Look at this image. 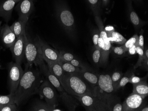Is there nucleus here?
<instances>
[{
  "label": "nucleus",
  "mask_w": 148,
  "mask_h": 111,
  "mask_svg": "<svg viewBox=\"0 0 148 111\" xmlns=\"http://www.w3.org/2000/svg\"><path fill=\"white\" fill-rule=\"evenodd\" d=\"M32 67H25L24 74L14 93L15 102L18 107L25 103L32 96L38 93L40 85L43 82L40 71Z\"/></svg>",
  "instance_id": "nucleus-1"
},
{
  "label": "nucleus",
  "mask_w": 148,
  "mask_h": 111,
  "mask_svg": "<svg viewBox=\"0 0 148 111\" xmlns=\"http://www.w3.org/2000/svg\"><path fill=\"white\" fill-rule=\"evenodd\" d=\"M60 83L65 91L72 96L81 97L88 95L97 96L95 90L78 73L64 74Z\"/></svg>",
  "instance_id": "nucleus-2"
},
{
  "label": "nucleus",
  "mask_w": 148,
  "mask_h": 111,
  "mask_svg": "<svg viewBox=\"0 0 148 111\" xmlns=\"http://www.w3.org/2000/svg\"><path fill=\"white\" fill-rule=\"evenodd\" d=\"M57 19L61 26L71 38L76 36L75 21L72 13L64 3H58L56 6Z\"/></svg>",
  "instance_id": "nucleus-3"
},
{
  "label": "nucleus",
  "mask_w": 148,
  "mask_h": 111,
  "mask_svg": "<svg viewBox=\"0 0 148 111\" xmlns=\"http://www.w3.org/2000/svg\"><path fill=\"white\" fill-rule=\"evenodd\" d=\"M25 57L27 61L26 67H32L33 65L39 66L44 61L37 37L33 40L27 36Z\"/></svg>",
  "instance_id": "nucleus-4"
},
{
  "label": "nucleus",
  "mask_w": 148,
  "mask_h": 111,
  "mask_svg": "<svg viewBox=\"0 0 148 111\" xmlns=\"http://www.w3.org/2000/svg\"><path fill=\"white\" fill-rule=\"evenodd\" d=\"M73 97L81 103L87 111H109L107 101L98 96L85 95Z\"/></svg>",
  "instance_id": "nucleus-5"
},
{
  "label": "nucleus",
  "mask_w": 148,
  "mask_h": 111,
  "mask_svg": "<svg viewBox=\"0 0 148 111\" xmlns=\"http://www.w3.org/2000/svg\"><path fill=\"white\" fill-rule=\"evenodd\" d=\"M97 96L108 101L115 92L112 83L111 76L108 74L99 75L98 86L95 89Z\"/></svg>",
  "instance_id": "nucleus-6"
},
{
  "label": "nucleus",
  "mask_w": 148,
  "mask_h": 111,
  "mask_svg": "<svg viewBox=\"0 0 148 111\" xmlns=\"http://www.w3.org/2000/svg\"><path fill=\"white\" fill-rule=\"evenodd\" d=\"M8 81L10 93H14L22 76L24 71L21 65L16 62H11L8 64Z\"/></svg>",
  "instance_id": "nucleus-7"
},
{
  "label": "nucleus",
  "mask_w": 148,
  "mask_h": 111,
  "mask_svg": "<svg viewBox=\"0 0 148 111\" xmlns=\"http://www.w3.org/2000/svg\"><path fill=\"white\" fill-rule=\"evenodd\" d=\"M55 88L48 81L45 80L43 81L40 85L38 93L42 98L50 106L54 108H56L59 104L58 97Z\"/></svg>",
  "instance_id": "nucleus-8"
},
{
  "label": "nucleus",
  "mask_w": 148,
  "mask_h": 111,
  "mask_svg": "<svg viewBox=\"0 0 148 111\" xmlns=\"http://www.w3.org/2000/svg\"><path fill=\"white\" fill-rule=\"evenodd\" d=\"M26 37V35L16 38L14 44L10 48V50L12 52L15 62L21 65L25 56Z\"/></svg>",
  "instance_id": "nucleus-9"
},
{
  "label": "nucleus",
  "mask_w": 148,
  "mask_h": 111,
  "mask_svg": "<svg viewBox=\"0 0 148 111\" xmlns=\"http://www.w3.org/2000/svg\"><path fill=\"white\" fill-rule=\"evenodd\" d=\"M145 98L144 96L133 93L122 103L123 111H140L144 106V100Z\"/></svg>",
  "instance_id": "nucleus-10"
},
{
  "label": "nucleus",
  "mask_w": 148,
  "mask_h": 111,
  "mask_svg": "<svg viewBox=\"0 0 148 111\" xmlns=\"http://www.w3.org/2000/svg\"><path fill=\"white\" fill-rule=\"evenodd\" d=\"M38 38V41L42 52V57L47 63L52 62H58L59 59V52L50 47L48 44Z\"/></svg>",
  "instance_id": "nucleus-11"
},
{
  "label": "nucleus",
  "mask_w": 148,
  "mask_h": 111,
  "mask_svg": "<svg viewBox=\"0 0 148 111\" xmlns=\"http://www.w3.org/2000/svg\"><path fill=\"white\" fill-rule=\"evenodd\" d=\"M95 16V22L98 26L99 31L100 37L102 39L105 45L104 57L101 63V64H104L106 63L108 59L109 55L111 50V44L108 38L107 37V34L105 30L103 21L101 20L100 16L99 15Z\"/></svg>",
  "instance_id": "nucleus-12"
},
{
  "label": "nucleus",
  "mask_w": 148,
  "mask_h": 111,
  "mask_svg": "<svg viewBox=\"0 0 148 111\" xmlns=\"http://www.w3.org/2000/svg\"><path fill=\"white\" fill-rule=\"evenodd\" d=\"M0 38L4 45L7 48H10L16 39L15 35L7 23L2 26L0 30Z\"/></svg>",
  "instance_id": "nucleus-13"
},
{
  "label": "nucleus",
  "mask_w": 148,
  "mask_h": 111,
  "mask_svg": "<svg viewBox=\"0 0 148 111\" xmlns=\"http://www.w3.org/2000/svg\"><path fill=\"white\" fill-rule=\"evenodd\" d=\"M34 0H21L16 7L19 18L29 19L34 9Z\"/></svg>",
  "instance_id": "nucleus-14"
},
{
  "label": "nucleus",
  "mask_w": 148,
  "mask_h": 111,
  "mask_svg": "<svg viewBox=\"0 0 148 111\" xmlns=\"http://www.w3.org/2000/svg\"><path fill=\"white\" fill-rule=\"evenodd\" d=\"M16 4L14 0H4L0 3V17L8 23L12 17V11Z\"/></svg>",
  "instance_id": "nucleus-15"
},
{
  "label": "nucleus",
  "mask_w": 148,
  "mask_h": 111,
  "mask_svg": "<svg viewBox=\"0 0 148 111\" xmlns=\"http://www.w3.org/2000/svg\"><path fill=\"white\" fill-rule=\"evenodd\" d=\"M39 66L41 72L46 77L48 81L59 91V92L65 91L61 85L60 80L57 78V77H56L50 72L48 67L46 66L44 61L41 62Z\"/></svg>",
  "instance_id": "nucleus-16"
},
{
  "label": "nucleus",
  "mask_w": 148,
  "mask_h": 111,
  "mask_svg": "<svg viewBox=\"0 0 148 111\" xmlns=\"http://www.w3.org/2000/svg\"><path fill=\"white\" fill-rule=\"evenodd\" d=\"M78 74L90 86L95 90L98 86L99 75L95 74L92 71H89L86 68L81 69Z\"/></svg>",
  "instance_id": "nucleus-17"
},
{
  "label": "nucleus",
  "mask_w": 148,
  "mask_h": 111,
  "mask_svg": "<svg viewBox=\"0 0 148 111\" xmlns=\"http://www.w3.org/2000/svg\"><path fill=\"white\" fill-rule=\"evenodd\" d=\"M28 19H20L16 21L10 26L11 29L14 33L16 38L22 35H26V26Z\"/></svg>",
  "instance_id": "nucleus-18"
},
{
  "label": "nucleus",
  "mask_w": 148,
  "mask_h": 111,
  "mask_svg": "<svg viewBox=\"0 0 148 111\" xmlns=\"http://www.w3.org/2000/svg\"><path fill=\"white\" fill-rule=\"evenodd\" d=\"M60 93V97L68 110L75 111L76 108L79 106V104L72 95L69 94L65 91Z\"/></svg>",
  "instance_id": "nucleus-19"
},
{
  "label": "nucleus",
  "mask_w": 148,
  "mask_h": 111,
  "mask_svg": "<svg viewBox=\"0 0 148 111\" xmlns=\"http://www.w3.org/2000/svg\"><path fill=\"white\" fill-rule=\"evenodd\" d=\"M50 72L61 82L64 74V72L58 62L47 63Z\"/></svg>",
  "instance_id": "nucleus-20"
},
{
  "label": "nucleus",
  "mask_w": 148,
  "mask_h": 111,
  "mask_svg": "<svg viewBox=\"0 0 148 111\" xmlns=\"http://www.w3.org/2000/svg\"><path fill=\"white\" fill-rule=\"evenodd\" d=\"M133 93L146 97L148 95V85L145 80L133 84Z\"/></svg>",
  "instance_id": "nucleus-21"
},
{
  "label": "nucleus",
  "mask_w": 148,
  "mask_h": 111,
  "mask_svg": "<svg viewBox=\"0 0 148 111\" xmlns=\"http://www.w3.org/2000/svg\"><path fill=\"white\" fill-rule=\"evenodd\" d=\"M109 111H123V105L117 96L113 95L107 101Z\"/></svg>",
  "instance_id": "nucleus-22"
},
{
  "label": "nucleus",
  "mask_w": 148,
  "mask_h": 111,
  "mask_svg": "<svg viewBox=\"0 0 148 111\" xmlns=\"http://www.w3.org/2000/svg\"><path fill=\"white\" fill-rule=\"evenodd\" d=\"M54 109L55 108L50 106L46 102H44L42 101H37L33 104L29 111H54Z\"/></svg>",
  "instance_id": "nucleus-23"
},
{
  "label": "nucleus",
  "mask_w": 148,
  "mask_h": 111,
  "mask_svg": "<svg viewBox=\"0 0 148 111\" xmlns=\"http://www.w3.org/2000/svg\"><path fill=\"white\" fill-rule=\"evenodd\" d=\"M58 63L64 72L66 73H79L81 69L74 67L70 62H65L59 59Z\"/></svg>",
  "instance_id": "nucleus-24"
},
{
  "label": "nucleus",
  "mask_w": 148,
  "mask_h": 111,
  "mask_svg": "<svg viewBox=\"0 0 148 111\" xmlns=\"http://www.w3.org/2000/svg\"><path fill=\"white\" fill-rule=\"evenodd\" d=\"M129 11V16L130 21L136 29H139L140 27H142L145 24V22L140 20L136 12L131 9V6L130 8Z\"/></svg>",
  "instance_id": "nucleus-25"
},
{
  "label": "nucleus",
  "mask_w": 148,
  "mask_h": 111,
  "mask_svg": "<svg viewBox=\"0 0 148 111\" xmlns=\"http://www.w3.org/2000/svg\"><path fill=\"white\" fill-rule=\"evenodd\" d=\"M91 8L94 15H99L101 5H102L101 0H86Z\"/></svg>",
  "instance_id": "nucleus-26"
},
{
  "label": "nucleus",
  "mask_w": 148,
  "mask_h": 111,
  "mask_svg": "<svg viewBox=\"0 0 148 111\" xmlns=\"http://www.w3.org/2000/svg\"><path fill=\"white\" fill-rule=\"evenodd\" d=\"M15 104V102L14 94L10 93L9 95H0V105Z\"/></svg>",
  "instance_id": "nucleus-27"
},
{
  "label": "nucleus",
  "mask_w": 148,
  "mask_h": 111,
  "mask_svg": "<svg viewBox=\"0 0 148 111\" xmlns=\"http://www.w3.org/2000/svg\"><path fill=\"white\" fill-rule=\"evenodd\" d=\"M138 37L139 36L137 35H135L133 37L130 38L129 39L126 40L125 43L123 45H122V47L124 49L126 52L128 51L129 48L134 45H135L137 46H138Z\"/></svg>",
  "instance_id": "nucleus-28"
},
{
  "label": "nucleus",
  "mask_w": 148,
  "mask_h": 111,
  "mask_svg": "<svg viewBox=\"0 0 148 111\" xmlns=\"http://www.w3.org/2000/svg\"><path fill=\"white\" fill-rule=\"evenodd\" d=\"M111 35L113 39L114 43H115L118 44L123 45L127 40L122 35L120 34L119 32L115 31L112 32Z\"/></svg>",
  "instance_id": "nucleus-29"
},
{
  "label": "nucleus",
  "mask_w": 148,
  "mask_h": 111,
  "mask_svg": "<svg viewBox=\"0 0 148 111\" xmlns=\"http://www.w3.org/2000/svg\"><path fill=\"white\" fill-rule=\"evenodd\" d=\"M123 76V74L121 71H115L113 73L111 76L113 86L115 92V89L118 86L121 79Z\"/></svg>",
  "instance_id": "nucleus-30"
},
{
  "label": "nucleus",
  "mask_w": 148,
  "mask_h": 111,
  "mask_svg": "<svg viewBox=\"0 0 148 111\" xmlns=\"http://www.w3.org/2000/svg\"><path fill=\"white\" fill-rule=\"evenodd\" d=\"M133 73H127L124 76L122 77V78L121 79L118 86L115 89V91H117L118 89H119L123 87L127 84L129 82L130 78L131 75Z\"/></svg>",
  "instance_id": "nucleus-31"
},
{
  "label": "nucleus",
  "mask_w": 148,
  "mask_h": 111,
  "mask_svg": "<svg viewBox=\"0 0 148 111\" xmlns=\"http://www.w3.org/2000/svg\"><path fill=\"white\" fill-rule=\"evenodd\" d=\"M75 58L74 55L70 53L61 51L59 52V59L65 62H70Z\"/></svg>",
  "instance_id": "nucleus-32"
},
{
  "label": "nucleus",
  "mask_w": 148,
  "mask_h": 111,
  "mask_svg": "<svg viewBox=\"0 0 148 111\" xmlns=\"http://www.w3.org/2000/svg\"><path fill=\"white\" fill-rule=\"evenodd\" d=\"M136 53L138 55L139 58L138 59V62L136 63L135 66H134V69L137 68L138 67H140L142 64V62L144 58V50L142 49L141 48H140L138 46L136 47Z\"/></svg>",
  "instance_id": "nucleus-33"
},
{
  "label": "nucleus",
  "mask_w": 148,
  "mask_h": 111,
  "mask_svg": "<svg viewBox=\"0 0 148 111\" xmlns=\"http://www.w3.org/2000/svg\"><path fill=\"white\" fill-rule=\"evenodd\" d=\"M18 107L16 104L0 105V111H17L19 110Z\"/></svg>",
  "instance_id": "nucleus-34"
},
{
  "label": "nucleus",
  "mask_w": 148,
  "mask_h": 111,
  "mask_svg": "<svg viewBox=\"0 0 148 111\" xmlns=\"http://www.w3.org/2000/svg\"><path fill=\"white\" fill-rule=\"evenodd\" d=\"M92 59L95 64L101 63V53L99 49L95 48L92 54Z\"/></svg>",
  "instance_id": "nucleus-35"
},
{
  "label": "nucleus",
  "mask_w": 148,
  "mask_h": 111,
  "mask_svg": "<svg viewBox=\"0 0 148 111\" xmlns=\"http://www.w3.org/2000/svg\"><path fill=\"white\" fill-rule=\"evenodd\" d=\"M100 38L99 31V30L96 29L94 31L92 37L93 44H94L95 48L99 49L98 46V41Z\"/></svg>",
  "instance_id": "nucleus-36"
},
{
  "label": "nucleus",
  "mask_w": 148,
  "mask_h": 111,
  "mask_svg": "<svg viewBox=\"0 0 148 111\" xmlns=\"http://www.w3.org/2000/svg\"><path fill=\"white\" fill-rule=\"evenodd\" d=\"M111 49L113 50L114 53L119 56H122V55H124L126 52L122 46L120 47H113L111 46Z\"/></svg>",
  "instance_id": "nucleus-37"
},
{
  "label": "nucleus",
  "mask_w": 148,
  "mask_h": 111,
  "mask_svg": "<svg viewBox=\"0 0 148 111\" xmlns=\"http://www.w3.org/2000/svg\"><path fill=\"white\" fill-rule=\"evenodd\" d=\"M70 63L73 66H74V67L79 68L81 69L86 68L84 65L79 60L75 59V58L73 59L70 62Z\"/></svg>",
  "instance_id": "nucleus-38"
},
{
  "label": "nucleus",
  "mask_w": 148,
  "mask_h": 111,
  "mask_svg": "<svg viewBox=\"0 0 148 111\" xmlns=\"http://www.w3.org/2000/svg\"><path fill=\"white\" fill-rule=\"evenodd\" d=\"M145 78H140V77H137L135 76V75L133 74L130 78L129 82L132 84H136L140 82L141 81H143L144 80Z\"/></svg>",
  "instance_id": "nucleus-39"
},
{
  "label": "nucleus",
  "mask_w": 148,
  "mask_h": 111,
  "mask_svg": "<svg viewBox=\"0 0 148 111\" xmlns=\"http://www.w3.org/2000/svg\"><path fill=\"white\" fill-rule=\"evenodd\" d=\"M138 45V47L144 50V40L143 35L142 33H141L139 36Z\"/></svg>",
  "instance_id": "nucleus-40"
},
{
  "label": "nucleus",
  "mask_w": 148,
  "mask_h": 111,
  "mask_svg": "<svg viewBox=\"0 0 148 111\" xmlns=\"http://www.w3.org/2000/svg\"><path fill=\"white\" fill-rule=\"evenodd\" d=\"M104 29L106 34H107V37H108L111 36L112 32L115 31L114 30V27H113V26H107V27L105 28Z\"/></svg>",
  "instance_id": "nucleus-41"
},
{
  "label": "nucleus",
  "mask_w": 148,
  "mask_h": 111,
  "mask_svg": "<svg viewBox=\"0 0 148 111\" xmlns=\"http://www.w3.org/2000/svg\"><path fill=\"white\" fill-rule=\"evenodd\" d=\"M137 47V46L134 45L129 48L128 51L130 54H131V55H134V54H137V53H136V47Z\"/></svg>",
  "instance_id": "nucleus-42"
},
{
  "label": "nucleus",
  "mask_w": 148,
  "mask_h": 111,
  "mask_svg": "<svg viewBox=\"0 0 148 111\" xmlns=\"http://www.w3.org/2000/svg\"><path fill=\"white\" fill-rule=\"evenodd\" d=\"M140 67H142L144 68L145 69H146L147 70H148V58H146L144 57V59L142 62V64Z\"/></svg>",
  "instance_id": "nucleus-43"
},
{
  "label": "nucleus",
  "mask_w": 148,
  "mask_h": 111,
  "mask_svg": "<svg viewBox=\"0 0 148 111\" xmlns=\"http://www.w3.org/2000/svg\"><path fill=\"white\" fill-rule=\"evenodd\" d=\"M101 1H102V5L104 6L106 5L109 2V0H101Z\"/></svg>",
  "instance_id": "nucleus-44"
},
{
  "label": "nucleus",
  "mask_w": 148,
  "mask_h": 111,
  "mask_svg": "<svg viewBox=\"0 0 148 111\" xmlns=\"http://www.w3.org/2000/svg\"><path fill=\"white\" fill-rule=\"evenodd\" d=\"M140 111H148V106H143L142 108L141 109H140Z\"/></svg>",
  "instance_id": "nucleus-45"
},
{
  "label": "nucleus",
  "mask_w": 148,
  "mask_h": 111,
  "mask_svg": "<svg viewBox=\"0 0 148 111\" xmlns=\"http://www.w3.org/2000/svg\"><path fill=\"white\" fill-rule=\"evenodd\" d=\"M144 57L146 58H148V49L145 50V52H144Z\"/></svg>",
  "instance_id": "nucleus-46"
},
{
  "label": "nucleus",
  "mask_w": 148,
  "mask_h": 111,
  "mask_svg": "<svg viewBox=\"0 0 148 111\" xmlns=\"http://www.w3.org/2000/svg\"><path fill=\"white\" fill-rule=\"evenodd\" d=\"M14 1H15L16 2V3H18V2H19V1H21V0H14Z\"/></svg>",
  "instance_id": "nucleus-47"
},
{
  "label": "nucleus",
  "mask_w": 148,
  "mask_h": 111,
  "mask_svg": "<svg viewBox=\"0 0 148 111\" xmlns=\"http://www.w3.org/2000/svg\"><path fill=\"white\" fill-rule=\"evenodd\" d=\"M1 24H2V21H0V30H1Z\"/></svg>",
  "instance_id": "nucleus-48"
}]
</instances>
